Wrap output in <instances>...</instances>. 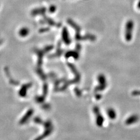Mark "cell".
I'll use <instances>...</instances> for the list:
<instances>
[{"instance_id":"1","label":"cell","mask_w":140,"mask_h":140,"mask_svg":"<svg viewBox=\"0 0 140 140\" xmlns=\"http://www.w3.org/2000/svg\"><path fill=\"white\" fill-rule=\"evenodd\" d=\"M133 25V22L132 20H129L126 24L125 29V38L128 42L130 41L131 40Z\"/></svg>"},{"instance_id":"2","label":"cell","mask_w":140,"mask_h":140,"mask_svg":"<svg viewBox=\"0 0 140 140\" xmlns=\"http://www.w3.org/2000/svg\"><path fill=\"white\" fill-rule=\"evenodd\" d=\"M137 7H138V9H140V1H139V2H138V3L137 4Z\"/></svg>"}]
</instances>
